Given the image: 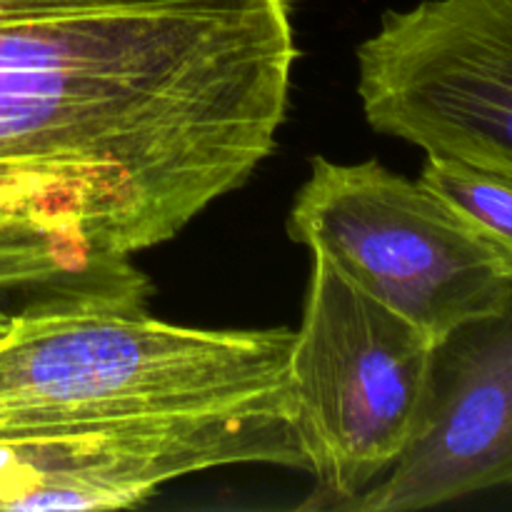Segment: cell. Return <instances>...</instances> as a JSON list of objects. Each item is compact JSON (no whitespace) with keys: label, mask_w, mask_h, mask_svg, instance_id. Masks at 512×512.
I'll list each match as a JSON object with an SVG mask.
<instances>
[{"label":"cell","mask_w":512,"mask_h":512,"mask_svg":"<svg viewBox=\"0 0 512 512\" xmlns=\"http://www.w3.org/2000/svg\"><path fill=\"white\" fill-rule=\"evenodd\" d=\"M288 0H0V258L38 298L145 308L133 258L273 155Z\"/></svg>","instance_id":"obj_1"},{"label":"cell","mask_w":512,"mask_h":512,"mask_svg":"<svg viewBox=\"0 0 512 512\" xmlns=\"http://www.w3.org/2000/svg\"><path fill=\"white\" fill-rule=\"evenodd\" d=\"M295 330H210L38 298L0 333V433L193 415H290Z\"/></svg>","instance_id":"obj_2"},{"label":"cell","mask_w":512,"mask_h":512,"mask_svg":"<svg viewBox=\"0 0 512 512\" xmlns=\"http://www.w3.org/2000/svg\"><path fill=\"white\" fill-rule=\"evenodd\" d=\"M288 233L433 345L495 313L512 288V263L485 235L378 160L313 158Z\"/></svg>","instance_id":"obj_3"},{"label":"cell","mask_w":512,"mask_h":512,"mask_svg":"<svg viewBox=\"0 0 512 512\" xmlns=\"http://www.w3.org/2000/svg\"><path fill=\"white\" fill-rule=\"evenodd\" d=\"M435 345L313 255L290 355V418L318 483L305 508L350 510L415 438Z\"/></svg>","instance_id":"obj_4"},{"label":"cell","mask_w":512,"mask_h":512,"mask_svg":"<svg viewBox=\"0 0 512 512\" xmlns=\"http://www.w3.org/2000/svg\"><path fill=\"white\" fill-rule=\"evenodd\" d=\"M355 58L360 105L378 133L512 173V0L390 10Z\"/></svg>","instance_id":"obj_5"},{"label":"cell","mask_w":512,"mask_h":512,"mask_svg":"<svg viewBox=\"0 0 512 512\" xmlns=\"http://www.w3.org/2000/svg\"><path fill=\"white\" fill-rule=\"evenodd\" d=\"M230 465L308 470L293 418L193 415L0 433V510L133 508L173 480Z\"/></svg>","instance_id":"obj_6"},{"label":"cell","mask_w":512,"mask_h":512,"mask_svg":"<svg viewBox=\"0 0 512 512\" xmlns=\"http://www.w3.org/2000/svg\"><path fill=\"white\" fill-rule=\"evenodd\" d=\"M512 485V288L435 343L415 438L353 512L425 510Z\"/></svg>","instance_id":"obj_7"},{"label":"cell","mask_w":512,"mask_h":512,"mask_svg":"<svg viewBox=\"0 0 512 512\" xmlns=\"http://www.w3.org/2000/svg\"><path fill=\"white\" fill-rule=\"evenodd\" d=\"M418 180L512 263V173L448 155H428Z\"/></svg>","instance_id":"obj_8"},{"label":"cell","mask_w":512,"mask_h":512,"mask_svg":"<svg viewBox=\"0 0 512 512\" xmlns=\"http://www.w3.org/2000/svg\"><path fill=\"white\" fill-rule=\"evenodd\" d=\"M8 290H20L18 280H15L13 270L8 268L3 258H0V293H8Z\"/></svg>","instance_id":"obj_9"},{"label":"cell","mask_w":512,"mask_h":512,"mask_svg":"<svg viewBox=\"0 0 512 512\" xmlns=\"http://www.w3.org/2000/svg\"><path fill=\"white\" fill-rule=\"evenodd\" d=\"M8 318H10V315L0 310V333H3V328H5V325H8Z\"/></svg>","instance_id":"obj_10"}]
</instances>
